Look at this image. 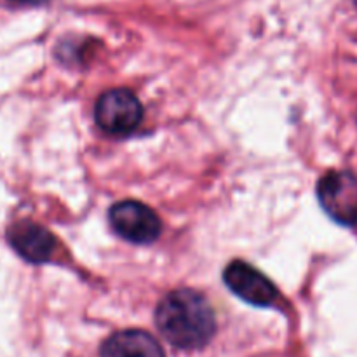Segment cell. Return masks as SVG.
I'll return each instance as SVG.
<instances>
[{"mask_svg": "<svg viewBox=\"0 0 357 357\" xmlns=\"http://www.w3.org/2000/svg\"><path fill=\"white\" fill-rule=\"evenodd\" d=\"M155 324L171 345L178 349H201L216 331L215 312L208 300L192 289L171 291L160 300Z\"/></svg>", "mask_w": 357, "mask_h": 357, "instance_id": "cell-1", "label": "cell"}, {"mask_svg": "<svg viewBox=\"0 0 357 357\" xmlns=\"http://www.w3.org/2000/svg\"><path fill=\"white\" fill-rule=\"evenodd\" d=\"M317 199L324 211L340 225H357V174L330 171L317 183Z\"/></svg>", "mask_w": 357, "mask_h": 357, "instance_id": "cell-2", "label": "cell"}, {"mask_svg": "<svg viewBox=\"0 0 357 357\" xmlns=\"http://www.w3.org/2000/svg\"><path fill=\"white\" fill-rule=\"evenodd\" d=\"M94 115L103 131L110 135H129L142 122L143 108L131 91L112 89L101 94Z\"/></svg>", "mask_w": 357, "mask_h": 357, "instance_id": "cell-3", "label": "cell"}, {"mask_svg": "<svg viewBox=\"0 0 357 357\" xmlns=\"http://www.w3.org/2000/svg\"><path fill=\"white\" fill-rule=\"evenodd\" d=\"M110 225L122 239L135 244H150L160 236V220L155 213L138 201H122L112 206Z\"/></svg>", "mask_w": 357, "mask_h": 357, "instance_id": "cell-4", "label": "cell"}, {"mask_svg": "<svg viewBox=\"0 0 357 357\" xmlns=\"http://www.w3.org/2000/svg\"><path fill=\"white\" fill-rule=\"evenodd\" d=\"M223 279L234 295L255 307H268L278 298L275 286L246 261H232L223 272Z\"/></svg>", "mask_w": 357, "mask_h": 357, "instance_id": "cell-5", "label": "cell"}, {"mask_svg": "<svg viewBox=\"0 0 357 357\" xmlns=\"http://www.w3.org/2000/svg\"><path fill=\"white\" fill-rule=\"evenodd\" d=\"M7 239H9V244L14 248V251L30 264L49 261L54 255L56 246H58L54 236L45 227L28 222V220L10 225L7 230Z\"/></svg>", "mask_w": 357, "mask_h": 357, "instance_id": "cell-6", "label": "cell"}, {"mask_svg": "<svg viewBox=\"0 0 357 357\" xmlns=\"http://www.w3.org/2000/svg\"><path fill=\"white\" fill-rule=\"evenodd\" d=\"M101 357H164L159 342L142 330H126L103 342Z\"/></svg>", "mask_w": 357, "mask_h": 357, "instance_id": "cell-7", "label": "cell"}]
</instances>
